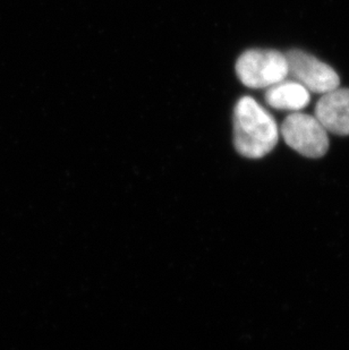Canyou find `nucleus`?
I'll use <instances>...</instances> for the list:
<instances>
[{
    "label": "nucleus",
    "mask_w": 349,
    "mask_h": 350,
    "mask_svg": "<svg viewBox=\"0 0 349 350\" xmlns=\"http://www.w3.org/2000/svg\"><path fill=\"white\" fill-rule=\"evenodd\" d=\"M238 79L250 89H269L288 77L286 55L278 50L250 49L236 63Z\"/></svg>",
    "instance_id": "obj_2"
},
{
    "label": "nucleus",
    "mask_w": 349,
    "mask_h": 350,
    "mask_svg": "<svg viewBox=\"0 0 349 350\" xmlns=\"http://www.w3.org/2000/svg\"><path fill=\"white\" fill-rule=\"evenodd\" d=\"M266 103L274 109L298 113L310 103V91L296 81H287L270 86L264 94Z\"/></svg>",
    "instance_id": "obj_6"
},
{
    "label": "nucleus",
    "mask_w": 349,
    "mask_h": 350,
    "mask_svg": "<svg viewBox=\"0 0 349 350\" xmlns=\"http://www.w3.org/2000/svg\"><path fill=\"white\" fill-rule=\"evenodd\" d=\"M315 117L326 132L349 135V89H337L324 93L316 103Z\"/></svg>",
    "instance_id": "obj_5"
},
{
    "label": "nucleus",
    "mask_w": 349,
    "mask_h": 350,
    "mask_svg": "<svg viewBox=\"0 0 349 350\" xmlns=\"http://www.w3.org/2000/svg\"><path fill=\"white\" fill-rule=\"evenodd\" d=\"M287 146L307 158H321L329 149L328 132L315 116L292 113L280 129Z\"/></svg>",
    "instance_id": "obj_3"
},
{
    "label": "nucleus",
    "mask_w": 349,
    "mask_h": 350,
    "mask_svg": "<svg viewBox=\"0 0 349 350\" xmlns=\"http://www.w3.org/2000/svg\"><path fill=\"white\" fill-rule=\"evenodd\" d=\"M286 57L288 77L311 92L324 94L339 88L340 79L336 70L312 55L302 50H290Z\"/></svg>",
    "instance_id": "obj_4"
},
{
    "label": "nucleus",
    "mask_w": 349,
    "mask_h": 350,
    "mask_svg": "<svg viewBox=\"0 0 349 350\" xmlns=\"http://www.w3.org/2000/svg\"><path fill=\"white\" fill-rule=\"evenodd\" d=\"M279 129L274 117L252 96L238 100L234 109V146L241 156L261 159L277 146Z\"/></svg>",
    "instance_id": "obj_1"
}]
</instances>
